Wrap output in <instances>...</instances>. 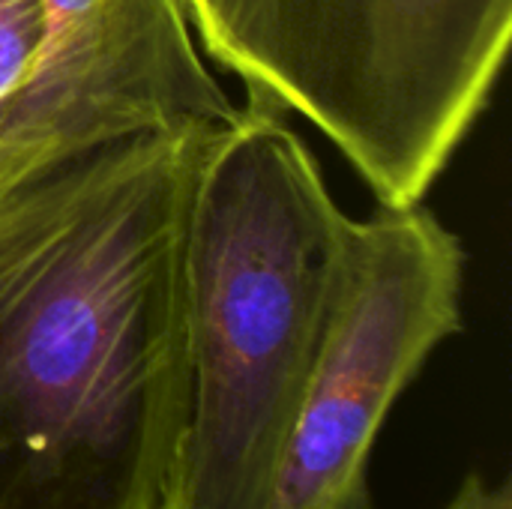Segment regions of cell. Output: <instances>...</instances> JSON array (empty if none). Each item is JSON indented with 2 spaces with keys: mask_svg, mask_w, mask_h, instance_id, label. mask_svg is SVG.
I'll use <instances>...</instances> for the list:
<instances>
[{
  "mask_svg": "<svg viewBox=\"0 0 512 509\" xmlns=\"http://www.w3.org/2000/svg\"><path fill=\"white\" fill-rule=\"evenodd\" d=\"M42 27V0H0V132L30 72Z\"/></svg>",
  "mask_w": 512,
  "mask_h": 509,
  "instance_id": "cell-6",
  "label": "cell"
},
{
  "mask_svg": "<svg viewBox=\"0 0 512 509\" xmlns=\"http://www.w3.org/2000/svg\"><path fill=\"white\" fill-rule=\"evenodd\" d=\"M465 249L426 207L351 219L330 324L270 509H372L378 432L432 351L462 330Z\"/></svg>",
  "mask_w": 512,
  "mask_h": 509,
  "instance_id": "cell-4",
  "label": "cell"
},
{
  "mask_svg": "<svg viewBox=\"0 0 512 509\" xmlns=\"http://www.w3.org/2000/svg\"><path fill=\"white\" fill-rule=\"evenodd\" d=\"M237 114L180 0H42L30 72L0 132V180L147 129Z\"/></svg>",
  "mask_w": 512,
  "mask_h": 509,
  "instance_id": "cell-5",
  "label": "cell"
},
{
  "mask_svg": "<svg viewBox=\"0 0 512 509\" xmlns=\"http://www.w3.org/2000/svg\"><path fill=\"white\" fill-rule=\"evenodd\" d=\"M351 219L285 111L210 129L183 231L189 390L168 509H270Z\"/></svg>",
  "mask_w": 512,
  "mask_h": 509,
  "instance_id": "cell-2",
  "label": "cell"
},
{
  "mask_svg": "<svg viewBox=\"0 0 512 509\" xmlns=\"http://www.w3.org/2000/svg\"><path fill=\"white\" fill-rule=\"evenodd\" d=\"M447 509H512V492L510 483H486L480 474H471L459 492L453 495V501L447 504Z\"/></svg>",
  "mask_w": 512,
  "mask_h": 509,
  "instance_id": "cell-7",
  "label": "cell"
},
{
  "mask_svg": "<svg viewBox=\"0 0 512 509\" xmlns=\"http://www.w3.org/2000/svg\"><path fill=\"white\" fill-rule=\"evenodd\" d=\"M207 132L147 129L0 180V509H168Z\"/></svg>",
  "mask_w": 512,
  "mask_h": 509,
  "instance_id": "cell-1",
  "label": "cell"
},
{
  "mask_svg": "<svg viewBox=\"0 0 512 509\" xmlns=\"http://www.w3.org/2000/svg\"><path fill=\"white\" fill-rule=\"evenodd\" d=\"M249 96L318 126L408 207L450 165L501 78L512 0H180Z\"/></svg>",
  "mask_w": 512,
  "mask_h": 509,
  "instance_id": "cell-3",
  "label": "cell"
}]
</instances>
